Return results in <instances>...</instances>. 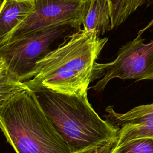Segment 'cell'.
Wrapping results in <instances>:
<instances>
[{
  "label": "cell",
  "mask_w": 153,
  "mask_h": 153,
  "mask_svg": "<svg viewBox=\"0 0 153 153\" xmlns=\"http://www.w3.org/2000/svg\"><path fill=\"white\" fill-rule=\"evenodd\" d=\"M90 0H35L27 17L0 40V46L53 26L70 23L80 29Z\"/></svg>",
  "instance_id": "obj_6"
},
{
  "label": "cell",
  "mask_w": 153,
  "mask_h": 153,
  "mask_svg": "<svg viewBox=\"0 0 153 153\" xmlns=\"http://www.w3.org/2000/svg\"><path fill=\"white\" fill-rule=\"evenodd\" d=\"M102 146H91L74 153H100Z\"/></svg>",
  "instance_id": "obj_13"
},
{
  "label": "cell",
  "mask_w": 153,
  "mask_h": 153,
  "mask_svg": "<svg viewBox=\"0 0 153 153\" xmlns=\"http://www.w3.org/2000/svg\"><path fill=\"white\" fill-rule=\"evenodd\" d=\"M0 129L16 153H72L29 88L1 107Z\"/></svg>",
  "instance_id": "obj_3"
},
{
  "label": "cell",
  "mask_w": 153,
  "mask_h": 153,
  "mask_svg": "<svg viewBox=\"0 0 153 153\" xmlns=\"http://www.w3.org/2000/svg\"><path fill=\"white\" fill-rule=\"evenodd\" d=\"M24 82L13 76L5 69L0 71V109L16 94L27 89Z\"/></svg>",
  "instance_id": "obj_11"
},
{
  "label": "cell",
  "mask_w": 153,
  "mask_h": 153,
  "mask_svg": "<svg viewBox=\"0 0 153 153\" xmlns=\"http://www.w3.org/2000/svg\"><path fill=\"white\" fill-rule=\"evenodd\" d=\"M105 111L106 120L118 128L111 150L135 139L153 138V103L134 107L124 113L116 112L111 106Z\"/></svg>",
  "instance_id": "obj_7"
},
{
  "label": "cell",
  "mask_w": 153,
  "mask_h": 153,
  "mask_svg": "<svg viewBox=\"0 0 153 153\" xmlns=\"http://www.w3.org/2000/svg\"><path fill=\"white\" fill-rule=\"evenodd\" d=\"M149 1H151V3H153V0H149ZM151 3H149V4H151ZM152 26H153V19L144 27V28H143L142 29H141L140 30H139V32H138V35H139V36H141L146 30H148V29H149Z\"/></svg>",
  "instance_id": "obj_14"
},
{
  "label": "cell",
  "mask_w": 153,
  "mask_h": 153,
  "mask_svg": "<svg viewBox=\"0 0 153 153\" xmlns=\"http://www.w3.org/2000/svg\"><path fill=\"white\" fill-rule=\"evenodd\" d=\"M35 94L48 119L72 153L114 143L118 128L102 119L87 98V90L66 94L31 79L23 81Z\"/></svg>",
  "instance_id": "obj_1"
},
{
  "label": "cell",
  "mask_w": 153,
  "mask_h": 153,
  "mask_svg": "<svg viewBox=\"0 0 153 153\" xmlns=\"http://www.w3.org/2000/svg\"><path fill=\"white\" fill-rule=\"evenodd\" d=\"M72 29L78 30L70 23H62L26 35L0 46V58L7 71L17 80L29 79L36 63L53 48L60 38ZM54 49V48H53Z\"/></svg>",
  "instance_id": "obj_4"
},
{
  "label": "cell",
  "mask_w": 153,
  "mask_h": 153,
  "mask_svg": "<svg viewBox=\"0 0 153 153\" xmlns=\"http://www.w3.org/2000/svg\"><path fill=\"white\" fill-rule=\"evenodd\" d=\"M5 64L4 61L0 58V71L5 69Z\"/></svg>",
  "instance_id": "obj_15"
},
{
  "label": "cell",
  "mask_w": 153,
  "mask_h": 153,
  "mask_svg": "<svg viewBox=\"0 0 153 153\" xmlns=\"http://www.w3.org/2000/svg\"><path fill=\"white\" fill-rule=\"evenodd\" d=\"M137 35L135 39L122 45L116 59L109 63H95L91 81L100 78L92 88L97 91L104 90L108 82L114 78L123 80H153V40L145 43Z\"/></svg>",
  "instance_id": "obj_5"
},
{
  "label": "cell",
  "mask_w": 153,
  "mask_h": 153,
  "mask_svg": "<svg viewBox=\"0 0 153 153\" xmlns=\"http://www.w3.org/2000/svg\"><path fill=\"white\" fill-rule=\"evenodd\" d=\"M146 1L108 0L110 9L111 29H114L118 27Z\"/></svg>",
  "instance_id": "obj_10"
},
{
  "label": "cell",
  "mask_w": 153,
  "mask_h": 153,
  "mask_svg": "<svg viewBox=\"0 0 153 153\" xmlns=\"http://www.w3.org/2000/svg\"><path fill=\"white\" fill-rule=\"evenodd\" d=\"M109 153H153V138L145 137L130 140Z\"/></svg>",
  "instance_id": "obj_12"
},
{
  "label": "cell",
  "mask_w": 153,
  "mask_h": 153,
  "mask_svg": "<svg viewBox=\"0 0 153 153\" xmlns=\"http://www.w3.org/2000/svg\"><path fill=\"white\" fill-rule=\"evenodd\" d=\"M108 40L95 30L75 31L36 63L29 79L66 94L88 90L93 66Z\"/></svg>",
  "instance_id": "obj_2"
},
{
  "label": "cell",
  "mask_w": 153,
  "mask_h": 153,
  "mask_svg": "<svg viewBox=\"0 0 153 153\" xmlns=\"http://www.w3.org/2000/svg\"><path fill=\"white\" fill-rule=\"evenodd\" d=\"M82 25L84 30H95L99 36L112 30L108 0H90Z\"/></svg>",
  "instance_id": "obj_9"
},
{
  "label": "cell",
  "mask_w": 153,
  "mask_h": 153,
  "mask_svg": "<svg viewBox=\"0 0 153 153\" xmlns=\"http://www.w3.org/2000/svg\"><path fill=\"white\" fill-rule=\"evenodd\" d=\"M35 0H3L0 7V40L30 14Z\"/></svg>",
  "instance_id": "obj_8"
},
{
  "label": "cell",
  "mask_w": 153,
  "mask_h": 153,
  "mask_svg": "<svg viewBox=\"0 0 153 153\" xmlns=\"http://www.w3.org/2000/svg\"><path fill=\"white\" fill-rule=\"evenodd\" d=\"M100 153H106V148H105V146H103V147H102V150H101Z\"/></svg>",
  "instance_id": "obj_16"
}]
</instances>
